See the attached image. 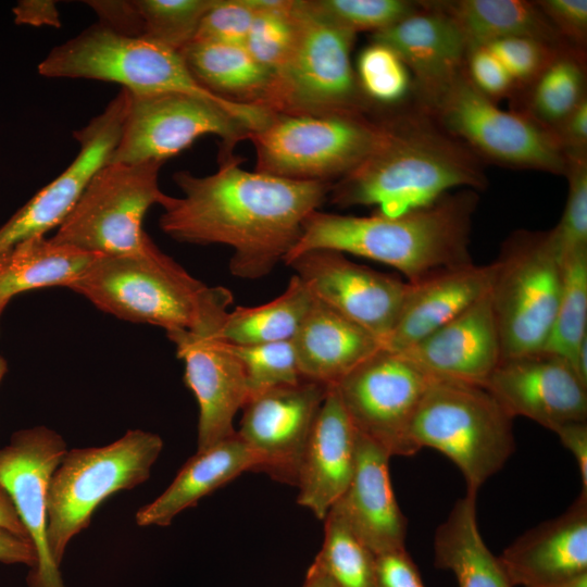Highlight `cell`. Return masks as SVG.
I'll return each instance as SVG.
<instances>
[{
    "label": "cell",
    "mask_w": 587,
    "mask_h": 587,
    "mask_svg": "<svg viewBox=\"0 0 587 587\" xmlns=\"http://www.w3.org/2000/svg\"><path fill=\"white\" fill-rule=\"evenodd\" d=\"M217 160L218 170L211 175L174 174L183 196H167L160 228L180 242L229 247L235 277L267 276L284 263L305 217L319 210L333 184L249 172L234 152H218Z\"/></svg>",
    "instance_id": "obj_1"
},
{
    "label": "cell",
    "mask_w": 587,
    "mask_h": 587,
    "mask_svg": "<svg viewBox=\"0 0 587 587\" xmlns=\"http://www.w3.org/2000/svg\"><path fill=\"white\" fill-rule=\"evenodd\" d=\"M380 124L369 155L333 184L334 204L376 205L378 213L398 215L457 188H487L484 162L416 102L380 117Z\"/></svg>",
    "instance_id": "obj_2"
},
{
    "label": "cell",
    "mask_w": 587,
    "mask_h": 587,
    "mask_svg": "<svg viewBox=\"0 0 587 587\" xmlns=\"http://www.w3.org/2000/svg\"><path fill=\"white\" fill-rule=\"evenodd\" d=\"M478 191L459 189L425 207L398 215L310 213L287 264L311 250H334L391 266L408 283L473 263L470 242Z\"/></svg>",
    "instance_id": "obj_3"
},
{
    "label": "cell",
    "mask_w": 587,
    "mask_h": 587,
    "mask_svg": "<svg viewBox=\"0 0 587 587\" xmlns=\"http://www.w3.org/2000/svg\"><path fill=\"white\" fill-rule=\"evenodd\" d=\"M68 289L102 312L166 334H216L233 302L230 290L197 279L150 237L137 252L96 255Z\"/></svg>",
    "instance_id": "obj_4"
},
{
    "label": "cell",
    "mask_w": 587,
    "mask_h": 587,
    "mask_svg": "<svg viewBox=\"0 0 587 587\" xmlns=\"http://www.w3.org/2000/svg\"><path fill=\"white\" fill-rule=\"evenodd\" d=\"M50 78L111 82L135 95L176 92L216 103L245 124L262 128L272 113L262 107L235 102L204 88L190 73L179 51L145 37L117 34L99 23L53 48L39 63Z\"/></svg>",
    "instance_id": "obj_5"
},
{
    "label": "cell",
    "mask_w": 587,
    "mask_h": 587,
    "mask_svg": "<svg viewBox=\"0 0 587 587\" xmlns=\"http://www.w3.org/2000/svg\"><path fill=\"white\" fill-rule=\"evenodd\" d=\"M513 420L484 386L432 378L409 436L415 452L430 448L446 455L466 492L477 495L514 453Z\"/></svg>",
    "instance_id": "obj_6"
},
{
    "label": "cell",
    "mask_w": 587,
    "mask_h": 587,
    "mask_svg": "<svg viewBox=\"0 0 587 587\" xmlns=\"http://www.w3.org/2000/svg\"><path fill=\"white\" fill-rule=\"evenodd\" d=\"M162 449L159 435L129 429L109 445L67 450L47 497V546L59 567L68 542L90 525L96 509L113 494L145 483Z\"/></svg>",
    "instance_id": "obj_7"
},
{
    "label": "cell",
    "mask_w": 587,
    "mask_h": 587,
    "mask_svg": "<svg viewBox=\"0 0 587 587\" xmlns=\"http://www.w3.org/2000/svg\"><path fill=\"white\" fill-rule=\"evenodd\" d=\"M297 37L286 63L272 75L260 107L275 114L367 112L371 102L351 62L357 34L296 0Z\"/></svg>",
    "instance_id": "obj_8"
},
{
    "label": "cell",
    "mask_w": 587,
    "mask_h": 587,
    "mask_svg": "<svg viewBox=\"0 0 587 587\" xmlns=\"http://www.w3.org/2000/svg\"><path fill=\"white\" fill-rule=\"evenodd\" d=\"M490 264L489 296L502 358L542 351L563 280L562 257L551 230H514Z\"/></svg>",
    "instance_id": "obj_9"
},
{
    "label": "cell",
    "mask_w": 587,
    "mask_h": 587,
    "mask_svg": "<svg viewBox=\"0 0 587 587\" xmlns=\"http://www.w3.org/2000/svg\"><path fill=\"white\" fill-rule=\"evenodd\" d=\"M416 103L483 162L565 176L567 158L557 136L524 112L498 107L464 68L436 96Z\"/></svg>",
    "instance_id": "obj_10"
},
{
    "label": "cell",
    "mask_w": 587,
    "mask_h": 587,
    "mask_svg": "<svg viewBox=\"0 0 587 587\" xmlns=\"http://www.w3.org/2000/svg\"><path fill=\"white\" fill-rule=\"evenodd\" d=\"M380 130V118L370 117L367 112L273 113L248 139L255 150V171L292 180L334 184L369 155Z\"/></svg>",
    "instance_id": "obj_11"
},
{
    "label": "cell",
    "mask_w": 587,
    "mask_h": 587,
    "mask_svg": "<svg viewBox=\"0 0 587 587\" xmlns=\"http://www.w3.org/2000/svg\"><path fill=\"white\" fill-rule=\"evenodd\" d=\"M162 162L107 163L57 227L53 240L95 254L139 251L150 207L166 200L158 183Z\"/></svg>",
    "instance_id": "obj_12"
},
{
    "label": "cell",
    "mask_w": 587,
    "mask_h": 587,
    "mask_svg": "<svg viewBox=\"0 0 587 587\" xmlns=\"http://www.w3.org/2000/svg\"><path fill=\"white\" fill-rule=\"evenodd\" d=\"M249 134L214 102L185 93L128 91L121 136L108 163H164L205 135L221 138L218 152H234Z\"/></svg>",
    "instance_id": "obj_13"
},
{
    "label": "cell",
    "mask_w": 587,
    "mask_h": 587,
    "mask_svg": "<svg viewBox=\"0 0 587 587\" xmlns=\"http://www.w3.org/2000/svg\"><path fill=\"white\" fill-rule=\"evenodd\" d=\"M432 377L403 354L380 349L336 385L354 428L390 457L413 455L410 427Z\"/></svg>",
    "instance_id": "obj_14"
},
{
    "label": "cell",
    "mask_w": 587,
    "mask_h": 587,
    "mask_svg": "<svg viewBox=\"0 0 587 587\" xmlns=\"http://www.w3.org/2000/svg\"><path fill=\"white\" fill-rule=\"evenodd\" d=\"M328 386L302 378L251 395L242 407L239 438L253 453L255 472L290 486Z\"/></svg>",
    "instance_id": "obj_15"
},
{
    "label": "cell",
    "mask_w": 587,
    "mask_h": 587,
    "mask_svg": "<svg viewBox=\"0 0 587 587\" xmlns=\"http://www.w3.org/2000/svg\"><path fill=\"white\" fill-rule=\"evenodd\" d=\"M67 446L55 430L37 425L13 433L0 448V487L10 497L37 552L28 587H65L47 546V497L51 476Z\"/></svg>",
    "instance_id": "obj_16"
},
{
    "label": "cell",
    "mask_w": 587,
    "mask_h": 587,
    "mask_svg": "<svg viewBox=\"0 0 587 587\" xmlns=\"http://www.w3.org/2000/svg\"><path fill=\"white\" fill-rule=\"evenodd\" d=\"M286 265L316 300L385 345L404 300L408 282L358 264L334 250H311Z\"/></svg>",
    "instance_id": "obj_17"
},
{
    "label": "cell",
    "mask_w": 587,
    "mask_h": 587,
    "mask_svg": "<svg viewBox=\"0 0 587 587\" xmlns=\"http://www.w3.org/2000/svg\"><path fill=\"white\" fill-rule=\"evenodd\" d=\"M127 101L128 91L122 88L99 115L74 132L78 154L0 227V253L28 237L45 236L62 223L93 175L109 162L121 136Z\"/></svg>",
    "instance_id": "obj_18"
},
{
    "label": "cell",
    "mask_w": 587,
    "mask_h": 587,
    "mask_svg": "<svg viewBox=\"0 0 587 587\" xmlns=\"http://www.w3.org/2000/svg\"><path fill=\"white\" fill-rule=\"evenodd\" d=\"M484 387L511 417L551 432L587 420V385L565 360L546 351L502 358Z\"/></svg>",
    "instance_id": "obj_19"
},
{
    "label": "cell",
    "mask_w": 587,
    "mask_h": 587,
    "mask_svg": "<svg viewBox=\"0 0 587 587\" xmlns=\"http://www.w3.org/2000/svg\"><path fill=\"white\" fill-rule=\"evenodd\" d=\"M216 334H166L185 366V383L199 407L197 451L236 434L234 419L249 398L240 361Z\"/></svg>",
    "instance_id": "obj_20"
},
{
    "label": "cell",
    "mask_w": 587,
    "mask_h": 587,
    "mask_svg": "<svg viewBox=\"0 0 587 587\" xmlns=\"http://www.w3.org/2000/svg\"><path fill=\"white\" fill-rule=\"evenodd\" d=\"M391 48L408 67L416 102H424L464 68L466 40L438 1H421L420 8L392 26L370 36Z\"/></svg>",
    "instance_id": "obj_21"
},
{
    "label": "cell",
    "mask_w": 587,
    "mask_h": 587,
    "mask_svg": "<svg viewBox=\"0 0 587 587\" xmlns=\"http://www.w3.org/2000/svg\"><path fill=\"white\" fill-rule=\"evenodd\" d=\"M512 586L557 587L587 573V492L526 530L498 557Z\"/></svg>",
    "instance_id": "obj_22"
},
{
    "label": "cell",
    "mask_w": 587,
    "mask_h": 587,
    "mask_svg": "<svg viewBox=\"0 0 587 587\" xmlns=\"http://www.w3.org/2000/svg\"><path fill=\"white\" fill-rule=\"evenodd\" d=\"M399 353L432 378L484 386L502 358L489 291L449 323Z\"/></svg>",
    "instance_id": "obj_23"
},
{
    "label": "cell",
    "mask_w": 587,
    "mask_h": 587,
    "mask_svg": "<svg viewBox=\"0 0 587 587\" xmlns=\"http://www.w3.org/2000/svg\"><path fill=\"white\" fill-rule=\"evenodd\" d=\"M390 454L357 430V454L352 478L330 508L377 555L405 548L408 521L392 489Z\"/></svg>",
    "instance_id": "obj_24"
},
{
    "label": "cell",
    "mask_w": 587,
    "mask_h": 587,
    "mask_svg": "<svg viewBox=\"0 0 587 587\" xmlns=\"http://www.w3.org/2000/svg\"><path fill=\"white\" fill-rule=\"evenodd\" d=\"M355 454L357 429L336 387L328 386L301 460L298 503L323 521L349 486Z\"/></svg>",
    "instance_id": "obj_25"
},
{
    "label": "cell",
    "mask_w": 587,
    "mask_h": 587,
    "mask_svg": "<svg viewBox=\"0 0 587 587\" xmlns=\"http://www.w3.org/2000/svg\"><path fill=\"white\" fill-rule=\"evenodd\" d=\"M490 282L491 264L471 263L408 283L400 312L384 348L402 352L421 341L484 297Z\"/></svg>",
    "instance_id": "obj_26"
},
{
    "label": "cell",
    "mask_w": 587,
    "mask_h": 587,
    "mask_svg": "<svg viewBox=\"0 0 587 587\" xmlns=\"http://www.w3.org/2000/svg\"><path fill=\"white\" fill-rule=\"evenodd\" d=\"M291 341L301 377L326 386L384 348L373 334L316 299Z\"/></svg>",
    "instance_id": "obj_27"
},
{
    "label": "cell",
    "mask_w": 587,
    "mask_h": 587,
    "mask_svg": "<svg viewBox=\"0 0 587 587\" xmlns=\"http://www.w3.org/2000/svg\"><path fill=\"white\" fill-rule=\"evenodd\" d=\"M255 458L237 433L218 444L197 451L180 467L168 487L135 514L138 526H167L184 510L223 487L238 475L254 471Z\"/></svg>",
    "instance_id": "obj_28"
},
{
    "label": "cell",
    "mask_w": 587,
    "mask_h": 587,
    "mask_svg": "<svg viewBox=\"0 0 587 587\" xmlns=\"http://www.w3.org/2000/svg\"><path fill=\"white\" fill-rule=\"evenodd\" d=\"M476 500L477 495L466 492L436 528L434 565L451 571L459 587H513L480 535Z\"/></svg>",
    "instance_id": "obj_29"
},
{
    "label": "cell",
    "mask_w": 587,
    "mask_h": 587,
    "mask_svg": "<svg viewBox=\"0 0 587 587\" xmlns=\"http://www.w3.org/2000/svg\"><path fill=\"white\" fill-rule=\"evenodd\" d=\"M96 255L41 235L15 243L0 253V309L21 292L68 288Z\"/></svg>",
    "instance_id": "obj_30"
},
{
    "label": "cell",
    "mask_w": 587,
    "mask_h": 587,
    "mask_svg": "<svg viewBox=\"0 0 587 587\" xmlns=\"http://www.w3.org/2000/svg\"><path fill=\"white\" fill-rule=\"evenodd\" d=\"M438 3L462 32L469 50L509 37H529L560 48L571 47L554 30L536 1L453 0Z\"/></svg>",
    "instance_id": "obj_31"
},
{
    "label": "cell",
    "mask_w": 587,
    "mask_h": 587,
    "mask_svg": "<svg viewBox=\"0 0 587 587\" xmlns=\"http://www.w3.org/2000/svg\"><path fill=\"white\" fill-rule=\"evenodd\" d=\"M179 52L204 88L222 98L260 107L272 74L243 45L191 41Z\"/></svg>",
    "instance_id": "obj_32"
},
{
    "label": "cell",
    "mask_w": 587,
    "mask_h": 587,
    "mask_svg": "<svg viewBox=\"0 0 587 587\" xmlns=\"http://www.w3.org/2000/svg\"><path fill=\"white\" fill-rule=\"evenodd\" d=\"M314 297L297 275L277 298L255 307L228 312L216 337L232 345L290 341L314 303Z\"/></svg>",
    "instance_id": "obj_33"
},
{
    "label": "cell",
    "mask_w": 587,
    "mask_h": 587,
    "mask_svg": "<svg viewBox=\"0 0 587 587\" xmlns=\"http://www.w3.org/2000/svg\"><path fill=\"white\" fill-rule=\"evenodd\" d=\"M586 51L561 50L539 76L512 100L520 110L555 135L558 127L587 98Z\"/></svg>",
    "instance_id": "obj_34"
},
{
    "label": "cell",
    "mask_w": 587,
    "mask_h": 587,
    "mask_svg": "<svg viewBox=\"0 0 587 587\" xmlns=\"http://www.w3.org/2000/svg\"><path fill=\"white\" fill-rule=\"evenodd\" d=\"M562 262L561 296L542 351L562 358L575 372L577 351L587 339V247L567 254Z\"/></svg>",
    "instance_id": "obj_35"
},
{
    "label": "cell",
    "mask_w": 587,
    "mask_h": 587,
    "mask_svg": "<svg viewBox=\"0 0 587 587\" xmlns=\"http://www.w3.org/2000/svg\"><path fill=\"white\" fill-rule=\"evenodd\" d=\"M324 521V540L314 562L336 587H372L376 554L333 509Z\"/></svg>",
    "instance_id": "obj_36"
},
{
    "label": "cell",
    "mask_w": 587,
    "mask_h": 587,
    "mask_svg": "<svg viewBox=\"0 0 587 587\" xmlns=\"http://www.w3.org/2000/svg\"><path fill=\"white\" fill-rule=\"evenodd\" d=\"M249 2L255 15L243 46L273 75L286 63L296 42V0Z\"/></svg>",
    "instance_id": "obj_37"
},
{
    "label": "cell",
    "mask_w": 587,
    "mask_h": 587,
    "mask_svg": "<svg viewBox=\"0 0 587 587\" xmlns=\"http://www.w3.org/2000/svg\"><path fill=\"white\" fill-rule=\"evenodd\" d=\"M142 22V37L180 51L197 34L215 0H134Z\"/></svg>",
    "instance_id": "obj_38"
},
{
    "label": "cell",
    "mask_w": 587,
    "mask_h": 587,
    "mask_svg": "<svg viewBox=\"0 0 587 587\" xmlns=\"http://www.w3.org/2000/svg\"><path fill=\"white\" fill-rule=\"evenodd\" d=\"M355 74L359 86L370 102L395 105L413 95L412 76L389 47L371 41L358 55Z\"/></svg>",
    "instance_id": "obj_39"
},
{
    "label": "cell",
    "mask_w": 587,
    "mask_h": 587,
    "mask_svg": "<svg viewBox=\"0 0 587 587\" xmlns=\"http://www.w3.org/2000/svg\"><path fill=\"white\" fill-rule=\"evenodd\" d=\"M310 8L354 34L377 33L415 12L421 1L408 0H307Z\"/></svg>",
    "instance_id": "obj_40"
},
{
    "label": "cell",
    "mask_w": 587,
    "mask_h": 587,
    "mask_svg": "<svg viewBox=\"0 0 587 587\" xmlns=\"http://www.w3.org/2000/svg\"><path fill=\"white\" fill-rule=\"evenodd\" d=\"M225 344L243 367L249 397L302 379L291 340L258 345Z\"/></svg>",
    "instance_id": "obj_41"
},
{
    "label": "cell",
    "mask_w": 587,
    "mask_h": 587,
    "mask_svg": "<svg viewBox=\"0 0 587 587\" xmlns=\"http://www.w3.org/2000/svg\"><path fill=\"white\" fill-rule=\"evenodd\" d=\"M566 158L567 198L560 222L550 229L562 259L587 247V152Z\"/></svg>",
    "instance_id": "obj_42"
},
{
    "label": "cell",
    "mask_w": 587,
    "mask_h": 587,
    "mask_svg": "<svg viewBox=\"0 0 587 587\" xmlns=\"http://www.w3.org/2000/svg\"><path fill=\"white\" fill-rule=\"evenodd\" d=\"M486 47L497 55L510 74L516 89L514 97L528 87L561 50L572 48L555 47L529 37L503 38Z\"/></svg>",
    "instance_id": "obj_43"
},
{
    "label": "cell",
    "mask_w": 587,
    "mask_h": 587,
    "mask_svg": "<svg viewBox=\"0 0 587 587\" xmlns=\"http://www.w3.org/2000/svg\"><path fill=\"white\" fill-rule=\"evenodd\" d=\"M254 15L249 0H215L192 41L245 45Z\"/></svg>",
    "instance_id": "obj_44"
},
{
    "label": "cell",
    "mask_w": 587,
    "mask_h": 587,
    "mask_svg": "<svg viewBox=\"0 0 587 587\" xmlns=\"http://www.w3.org/2000/svg\"><path fill=\"white\" fill-rule=\"evenodd\" d=\"M464 70L471 83L489 99L498 102L514 97L516 89L510 74L488 47L470 49Z\"/></svg>",
    "instance_id": "obj_45"
},
{
    "label": "cell",
    "mask_w": 587,
    "mask_h": 587,
    "mask_svg": "<svg viewBox=\"0 0 587 587\" xmlns=\"http://www.w3.org/2000/svg\"><path fill=\"white\" fill-rule=\"evenodd\" d=\"M536 2L554 30L566 43L586 51V0H539Z\"/></svg>",
    "instance_id": "obj_46"
},
{
    "label": "cell",
    "mask_w": 587,
    "mask_h": 587,
    "mask_svg": "<svg viewBox=\"0 0 587 587\" xmlns=\"http://www.w3.org/2000/svg\"><path fill=\"white\" fill-rule=\"evenodd\" d=\"M372 587H425L405 548L376 555Z\"/></svg>",
    "instance_id": "obj_47"
},
{
    "label": "cell",
    "mask_w": 587,
    "mask_h": 587,
    "mask_svg": "<svg viewBox=\"0 0 587 587\" xmlns=\"http://www.w3.org/2000/svg\"><path fill=\"white\" fill-rule=\"evenodd\" d=\"M86 3L97 13L100 25L125 36L142 37V22L134 0H98Z\"/></svg>",
    "instance_id": "obj_48"
},
{
    "label": "cell",
    "mask_w": 587,
    "mask_h": 587,
    "mask_svg": "<svg viewBox=\"0 0 587 587\" xmlns=\"http://www.w3.org/2000/svg\"><path fill=\"white\" fill-rule=\"evenodd\" d=\"M565 154L587 152V98H585L555 130Z\"/></svg>",
    "instance_id": "obj_49"
},
{
    "label": "cell",
    "mask_w": 587,
    "mask_h": 587,
    "mask_svg": "<svg viewBox=\"0 0 587 587\" xmlns=\"http://www.w3.org/2000/svg\"><path fill=\"white\" fill-rule=\"evenodd\" d=\"M553 433L576 460L582 491L587 492V422H569L557 427Z\"/></svg>",
    "instance_id": "obj_50"
},
{
    "label": "cell",
    "mask_w": 587,
    "mask_h": 587,
    "mask_svg": "<svg viewBox=\"0 0 587 587\" xmlns=\"http://www.w3.org/2000/svg\"><path fill=\"white\" fill-rule=\"evenodd\" d=\"M13 13L16 24L53 27L61 25L55 1L22 0L13 8Z\"/></svg>",
    "instance_id": "obj_51"
},
{
    "label": "cell",
    "mask_w": 587,
    "mask_h": 587,
    "mask_svg": "<svg viewBox=\"0 0 587 587\" xmlns=\"http://www.w3.org/2000/svg\"><path fill=\"white\" fill-rule=\"evenodd\" d=\"M0 562L24 564L32 570L37 564V552L28 538L0 527Z\"/></svg>",
    "instance_id": "obj_52"
},
{
    "label": "cell",
    "mask_w": 587,
    "mask_h": 587,
    "mask_svg": "<svg viewBox=\"0 0 587 587\" xmlns=\"http://www.w3.org/2000/svg\"><path fill=\"white\" fill-rule=\"evenodd\" d=\"M0 527L16 534L21 537L28 538L27 532L22 524L16 510L8 496V494L0 487ZM30 540V539H29Z\"/></svg>",
    "instance_id": "obj_53"
},
{
    "label": "cell",
    "mask_w": 587,
    "mask_h": 587,
    "mask_svg": "<svg viewBox=\"0 0 587 587\" xmlns=\"http://www.w3.org/2000/svg\"><path fill=\"white\" fill-rule=\"evenodd\" d=\"M302 587H336V585L315 565L311 564Z\"/></svg>",
    "instance_id": "obj_54"
},
{
    "label": "cell",
    "mask_w": 587,
    "mask_h": 587,
    "mask_svg": "<svg viewBox=\"0 0 587 587\" xmlns=\"http://www.w3.org/2000/svg\"><path fill=\"white\" fill-rule=\"evenodd\" d=\"M557 587H587V573Z\"/></svg>",
    "instance_id": "obj_55"
},
{
    "label": "cell",
    "mask_w": 587,
    "mask_h": 587,
    "mask_svg": "<svg viewBox=\"0 0 587 587\" xmlns=\"http://www.w3.org/2000/svg\"><path fill=\"white\" fill-rule=\"evenodd\" d=\"M3 311H4V309H0V316H1ZM7 370H8L7 361L0 355V382L3 378V376L5 375Z\"/></svg>",
    "instance_id": "obj_56"
}]
</instances>
